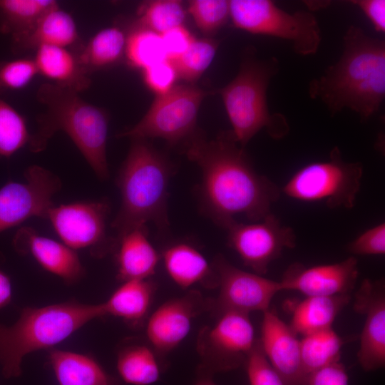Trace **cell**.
I'll use <instances>...</instances> for the list:
<instances>
[{
	"instance_id": "obj_16",
	"label": "cell",
	"mask_w": 385,
	"mask_h": 385,
	"mask_svg": "<svg viewBox=\"0 0 385 385\" xmlns=\"http://www.w3.org/2000/svg\"><path fill=\"white\" fill-rule=\"evenodd\" d=\"M354 309L365 317L357 359L365 371L385 365V285L384 279H364L354 296Z\"/></svg>"
},
{
	"instance_id": "obj_5",
	"label": "cell",
	"mask_w": 385,
	"mask_h": 385,
	"mask_svg": "<svg viewBox=\"0 0 385 385\" xmlns=\"http://www.w3.org/2000/svg\"><path fill=\"white\" fill-rule=\"evenodd\" d=\"M101 317V303L66 302L22 309L13 324H0V365L4 377H19L25 356L56 345Z\"/></svg>"
},
{
	"instance_id": "obj_2",
	"label": "cell",
	"mask_w": 385,
	"mask_h": 385,
	"mask_svg": "<svg viewBox=\"0 0 385 385\" xmlns=\"http://www.w3.org/2000/svg\"><path fill=\"white\" fill-rule=\"evenodd\" d=\"M343 41L340 58L309 82V96L321 100L332 115L349 108L366 121L385 96V43L355 26L347 29Z\"/></svg>"
},
{
	"instance_id": "obj_20",
	"label": "cell",
	"mask_w": 385,
	"mask_h": 385,
	"mask_svg": "<svg viewBox=\"0 0 385 385\" xmlns=\"http://www.w3.org/2000/svg\"><path fill=\"white\" fill-rule=\"evenodd\" d=\"M162 259L173 282L183 289L200 284L205 288L218 287V275L211 263L195 247L178 242L165 249Z\"/></svg>"
},
{
	"instance_id": "obj_14",
	"label": "cell",
	"mask_w": 385,
	"mask_h": 385,
	"mask_svg": "<svg viewBox=\"0 0 385 385\" xmlns=\"http://www.w3.org/2000/svg\"><path fill=\"white\" fill-rule=\"evenodd\" d=\"M24 177L25 183L8 182L0 189V232L33 217L46 219L54 205L52 198L61 188L57 175L33 165Z\"/></svg>"
},
{
	"instance_id": "obj_18",
	"label": "cell",
	"mask_w": 385,
	"mask_h": 385,
	"mask_svg": "<svg viewBox=\"0 0 385 385\" xmlns=\"http://www.w3.org/2000/svg\"><path fill=\"white\" fill-rule=\"evenodd\" d=\"M262 313L259 340L269 362L285 385H306L297 334L273 312Z\"/></svg>"
},
{
	"instance_id": "obj_3",
	"label": "cell",
	"mask_w": 385,
	"mask_h": 385,
	"mask_svg": "<svg viewBox=\"0 0 385 385\" xmlns=\"http://www.w3.org/2000/svg\"><path fill=\"white\" fill-rule=\"evenodd\" d=\"M36 99L43 111L36 118L37 128L28 145L32 153L45 150L48 140L58 131L66 133L78 148L96 176L109 177L106 146L109 116L79 93L51 83L41 84Z\"/></svg>"
},
{
	"instance_id": "obj_37",
	"label": "cell",
	"mask_w": 385,
	"mask_h": 385,
	"mask_svg": "<svg viewBox=\"0 0 385 385\" xmlns=\"http://www.w3.org/2000/svg\"><path fill=\"white\" fill-rule=\"evenodd\" d=\"M250 385H285L267 359L259 339L245 363Z\"/></svg>"
},
{
	"instance_id": "obj_42",
	"label": "cell",
	"mask_w": 385,
	"mask_h": 385,
	"mask_svg": "<svg viewBox=\"0 0 385 385\" xmlns=\"http://www.w3.org/2000/svg\"><path fill=\"white\" fill-rule=\"evenodd\" d=\"M357 6L371 21L377 32L385 31V1L358 0L351 1Z\"/></svg>"
},
{
	"instance_id": "obj_11",
	"label": "cell",
	"mask_w": 385,
	"mask_h": 385,
	"mask_svg": "<svg viewBox=\"0 0 385 385\" xmlns=\"http://www.w3.org/2000/svg\"><path fill=\"white\" fill-rule=\"evenodd\" d=\"M109 212L105 200L76 202L53 205L46 219L63 244L75 251L88 249L94 257H102L115 250L118 243L107 232Z\"/></svg>"
},
{
	"instance_id": "obj_43",
	"label": "cell",
	"mask_w": 385,
	"mask_h": 385,
	"mask_svg": "<svg viewBox=\"0 0 385 385\" xmlns=\"http://www.w3.org/2000/svg\"><path fill=\"white\" fill-rule=\"evenodd\" d=\"M11 297V280L9 276L0 269V309L9 304Z\"/></svg>"
},
{
	"instance_id": "obj_17",
	"label": "cell",
	"mask_w": 385,
	"mask_h": 385,
	"mask_svg": "<svg viewBox=\"0 0 385 385\" xmlns=\"http://www.w3.org/2000/svg\"><path fill=\"white\" fill-rule=\"evenodd\" d=\"M359 276L358 260L351 256L341 262L306 267L289 265L279 281L282 290L297 291L306 297L350 294Z\"/></svg>"
},
{
	"instance_id": "obj_44",
	"label": "cell",
	"mask_w": 385,
	"mask_h": 385,
	"mask_svg": "<svg viewBox=\"0 0 385 385\" xmlns=\"http://www.w3.org/2000/svg\"><path fill=\"white\" fill-rule=\"evenodd\" d=\"M213 376L210 374L197 369L194 385H217L213 380Z\"/></svg>"
},
{
	"instance_id": "obj_32",
	"label": "cell",
	"mask_w": 385,
	"mask_h": 385,
	"mask_svg": "<svg viewBox=\"0 0 385 385\" xmlns=\"http://www.w3.org/2000/svg\"><path fill=\"white\" fill-rule=\"evenodd\" d=\"M186 12L180 1H146L138 8L136 24L161 35L173 28L183 25Z\"/></svg>"
},
{
	"instance_id": "obj_10",
	"label": "cell",
	"mask_w": 385,
	"mask_h": 385,
	"mask_svg": "<svg viewBox=\"0 0 385 385\" xmlns=\"http://www.w3.org/2000/svg\"><path fill=\"white\" fill-rule=\"evenodd\" d=\"M257 339L249 314L225 312L215 323L203 327L197 339L200 362L197 369L214 376L245 365Z\"/></svg>"
},
{
	"instance_id": "obj_9",
	"label": "cell",
	"mask_w": 385,
	"mask_h": 385,
	"mask_svg": "<svg viewBox=\"0 0 385 385\" xmlns=\"http://www.w3.org/2000/svg\"><path fill=\"white\" fill-rule=\"evenodd\" d=\"M207 93L194 84L175 85L167 93L156 96L144 116L117 137L159 138L171 145L182 140L185 143L197 131L199 109Z\"/></svg>"
},
{
	"instance_id": "obj_19",
	"label": "cell",
	"mask_w": 385,
	"mask_h": 385,
	"mask_svg": "<svg viewBox=\"0 0 385 385\" xmlns=\"http://www.w3.org/2000/svg\"><path fill=\"white\" fill-rule=\"evenodd\" d=\"M13 244L17 252L31 255L43 268L67 284L76 283L83 277L84 269L78 255L63 243L41 236L31 227H22Z\"/></svg>"
},
{
	"instance_id": "obj_4",
	"label": "cell",
	"mask_w": 385,
	"mask_h": 385,
	"mask_svg": "<svg viewBox=\"0 0 385 385\" xmlns=\"http://www.w3.org/2000/svg\"><path fill=\"white\" fill-rule=\"evenodd\" d=\"M130 140L116 180L121 204L111 227L117 237L148 222L161 230L169 225L167 200L172 165L147 140Z\"/></svg>"
},
{
	"instance_id": "obj_15",
	"label": "cell",
	"mask_w": 385,
	"mask_h": 385,
	"mask_svg": "<svg viewBox=\"0 0 385 385\" xmlns=\"http://www.w3.org/2000/svg\"><path fill=\"white\" fill-rule=\"evenodd\" d=\"M212 299L205 298L195 290L163 303L146 322L149 344L159 356L173 350L187 337L193 320L210 311Z\"/></svg>"
},
{
	"instance_id": "obj_21",
	"label": "cell",
	"mask_w": 385,
	"mask_h": 385,
	"mask_svg": "<svg viewBox=\"0 0 385 385\" xmlns=\"http://www.w3.org/2000/svg\"><path fill=\"white\" fill-rule=\"evenodd\" d=\"M117 240L118 279L123 282L150 279L156 271L160 256L149 240L146 225L131 229Z\"/></svg>"
},
{
	"instance_id": "obj_24",
	"label": "cell",
	"mask_w": 385,
	"mask_h": 385,
	"mask_svg": "<svg viewBox=\"0 0 385 385\" xmlns=\"http://www.w3.org/2000/svg\"><path fill=\"white\" fill-rule=\"evenodd\" d=\"M49 361L59 385H121L92 357L51 349Z\"/></svg>"
},
{
	"instance_id": "obj_40",
	"label": "cell",
	"mask_w": 385,
	"mask_h": 385,
	"mask_svg": "<svg viewBox=\"0 0 385 385\" xmlns=\"http://www.w3.org/2000/svg\"><path fill=\"white\" fill-rule=\"evenodd\" d=\"M168 60L174 61L181 56L195 39L183 25L173 28L161 34Z\"/></svg>"
},
{
	"instance_id": "obj_12",
	"label": "cell",
	"mask_w": 385,
	"mask_h": 385,
	"mask_svg": "<svg viewBox=\"0 0 385 385\" xmlns=\"http://www.w3.org/2000/svg\"><path fill=\"white\" fill-rule=\"evenodd\" d=\"M229 246L243 264L253 272L263 275L270 263L284 249L296 246V235L292 227L281 223L273 214L252 223L235 221L226 227Z\"/></svg>"
},
{
	"instance_id": "obj_30",
	"label": "cell",
	"mask_w": 385,
	"mask_h": 385,
	"mask_svg": "<svg viewBox=\"0 0 385 385\" xmlns=\"http://www.w3.org/2000/svg\"><path fill=\"white\" fill-rule=\"evenodd\" d=\"M344 343L332 327L303 336L300 355L307 379L315 371L339 361Z\"/></svg>"
},
{
	"instance_id": "obj_7",
	"label": "cell",
	"mask_w": 385,
	"mask_h": 385,
	"mask_svg": "<svg viewBox=\"0 0 385 385\" xmlns=\"http://www.w3.org/2000/svg\"><path fill=\"white\" fill-rule=\"evenodd\" d=\"M362 175L361 163L345 161L335 146L329 160L309 163L296 171L282 192L302 202H321L331 209H351L359 192Z\"/></svg>"
},
{
	"instance_id": "obj_28",
	"label": "cell",
	"mask_w": 385,
	"mask_h": 385,
	"mask_svg": "<svg viewBox=\"0 0 385 385\" xmlns=\"http://www.w3.org/2000/svg\"><path fill=\"white\" fill-rule=\"evenodd\" d=\"M158 356L150 345L136 344L122 348L116 360L120 377L132 385L155 384L164 369Z\"/></svg>"
},
{
	"instance_id": "obj_23",
	"label": "cell",
	"mask_w": 385,
	"mask_h": 385,
	"mask_svg": "<svg viewBox=\"0 0 385 385\" xmlns=\"http://www.w3.org/2000/svg\"><path fill=\"white\" fill-rule=\"evenodd\" d=\"M38 73L51 83L80 93L88 89L91 80L81 66L77 55L67 48L41 46L34 58Z\"/></svg>"
},
{
	"instance_id": "obj_31",
	"label": "cell",
	"mask_w": 385,
	"mask_h": 385,
	"mask_svg": "<svg viewBox=\"0 0 385 385\" xmlns=\"http://www.w3.org/2000/svg\"><path fill=\"white\" fill-rule=\"evenodd\" d=\"M125 57L128 65L142 71L168 60L161 35L137 24L128 31Z\"/></svg>"
},
{
	"instance_id": "obj_41",
	"label": "cell",
	"mask_w": 385,
	"mask_h": 385,
	"mask_svg": "<svg viewBox=\"0 0 385 385\" xmlns=\"http://www.w3.org/2000/svg\"><path fill=\"white\" fill-rule=\"evenodd\" d=\"M306 385H349V376L343 364L337 361L309 374Z\"/></svg>"
},
{
	"instance_id": "obj_25",
	"label": "cell",
	"mask_w": 385,
	"mask_h": 385,
	"mask_svg": "<svg viewBox=\"0 0 385 385\" xmlns=\"http://www.w3.org/2000/svg\"><path fill=\"white\" fill-rule=\"evenodd\" d=\"M154 284L147 279H133L123 284L104 302V316H113L137 325L147 318L154 293Z\"/></svg>"
},
{
	"instance_id": "obj_8",
	"label": "cell",
	"mask_w": 385,
	"mask_h": 385,
	"mask_svg": "<svg viewBox=\"0 0 385 385\" xmlns=\"http://www.w3.org/2000/svg\"><path fill=\"white\" fill-rule=\"evenodd\" d=\"M229 3L230 18L235 27L287 40L301 56L312 55L318 51L321 31L312 13H289L270 0H231Z\"/></svg>"
},
{
	"instance_id": "obj_26",
	"label": "cell",
	"mask_w": 385,
	"mask_h": 385,
	"mask_svg": "<svg viewBox=\"0 0 385 385\" xmlns=\"http://www.w3.org/2000/svg\"><path fill=\"white\" fill-rule=\"evenodd\" d=\"M351 299L350 294L306 297L294 307L289 325L297 334L302 336L331 328Z\"/></svg>"
},
{
	"instance_id": "obj_35",
	"label": "cell",
	"mask_w": 385,
	"mask_h": 385,
	"mask_svg": "<svg viewBox=\"0 0 385 385\" xmlns=\"http://www.w3.org/2000/svg\"><path fill=\"white\" fill-rule=\"evenodd\" d=\"M187 12L202 33L210 35L227 23L230 3L225 0H192L188 2Z\"/></svg>"
},
{
	"instance_id": "obj_34",
	"label": "cell",
	"mask_w": 385,
	"mask_h": 385,
	"mask_svg": "<svg viewBox=\"0 0 385 385\" xmlns=\"http://www.w3.org/2000/svg\"><path fill=\"white\" fill-rule=\"evenodd\" d=\"M31 137L24 116L1 97L0 159L8 158L26 145Z\"/></svg>"
},
{
	"instance_id": "obj_38",
	"label": "cell",
	"mask_w": 385,
	"mask_h": 385,
	"mask_svg": "<svg viewBox=\"0 0 385 385\" xmlns=\"http://www.w3.org/2000/svg\"><path fill=\"white\" fill-rule=\"evenodd\" d=\"M347 251L356 255L385 254V223L376 225L357 236L347 245Z\"/></svg>"
},
{
	"instance_id": "obj_33",
	"label": "cell",
	"mask_w": 385,
	"mask_h": 385,
	"mask_svg": "<svg viewBox=\"0 0 385 385\" xmlns=\"http://www.w3.org/2000/svg\"><path fill=\"white\" fill-rule=\"evenodd\" d=\"M219 42L210 38H196L179 58L171 61L178 77L194 84L206 71L215 56Z\"/></svg>"
},
{
	"instance_id": "obj_29",
	"label": "cell",
	"mask_w": 385,
	"mask_h": 385,
	"mask_svg": "<svg viewBox=\"0 0 385 385\" xmlns=\"http://www.w3.org/2000/svg\"><path fill=\"white\" fill-rule=\"evenodd\" d=\"M56 5L53 0H0V32L10 35L11 41L20 38Z\"/></svg>"
},
{
	"instance_id": "obj_6",
	"label": "cell",
	"mask_w": 385,
	"mask_h": 385,
	"mask_svg": "<svg viewBox=\"0 0 385 385\" xmlns=\"http://www.w3.org/2000/svg\"><path fill=\"white\" fill-rule=\"evenodd\" d=\"M279 65L275 57L257 58L250 47L243 54L237 76L217 91L231 123V133L242 148L263 128L274 139L283 138L289 130L285 117L271 114L267 103V88Z\"/></svg>"
},
{
	"instance_id": "obj_13",
	"label": "cell",
	"mask_w": 385,
	"mask_h": 385,
	"mask_svg": "<svg viewBox=\"0 0 385 385\" xmlns=\"http://www.w3.org/2000/svg\"><path fill=\"white\" fill-rule=\"evenodd\" d=\"M217 275L219 293L212 299L211 312L216 317L225 312H265L275 294L282 291L280 282L249 272L230 263L222 255L212 262Z\"/></svg>"
},
{
	"instance_id": "obj_22",
	"label": "cell",
	"mask_w": 385,
	"mask_h": 385,
	"mask_svg": "<svg viewBox=\"0 0 385 385\" xmlns=\"http://www.w3.org/2000/svg\"><path fill=\"white\" fill-rule=\"evenodd\" d=\"M79 40L73 16L59 8L58 4L48 11L26 36L11 41L15 53L36 50L41 46L68 48Z\"/></svg>"
},
{
	"instance_id": "obj_1",
	"label": "cell",
	"mask_w": 385,
	"mask_h": 385,
	"mask_svg": "<svg viewBox=\"0 0 385 385\" xmlns=\"http://www.w3.org/2000/svg\"><path fill=\"white\" fill-rule=\"evenodd\" d=\"M184 145L186 156L202 172V207L216 223L226 229L237 215L258 222L271 214L280 189L255 170L230 130L212 140L197 130Z\"/></svg>"
},
{
	"instance_id": "obj_27",
	"label": "cell",
	"mask_w": 385,
	"mask_h": 385,
	"mask_svg": "<svg viewBox=\"0 0 385 385\" xmlns=\"http://www.w3.org/2000/svg\"><path fill=\"white\" fill-rule=\"evenodd\" d=\"M127 34L128 32L117 25L104 28L95 34L77 55L86 73L118 63L125 56Z\"/></svg>"
},
{
	"instance_id": "obj_36",
	"label": "cell",
	"mask_w": 385,
	"mask_h": 385,
	"mask_svg": "<svg viewBox=\"0 0 385 385\" xmlns=\"http://www.w3.org/2000/svg\"><path fill=\"white\" fill-rule=\"evenodd\" d=\"M38 74L36 63L29 58L0 62V93L25 88Z\"/></svg>"
},
{
	"instance_id": "obj_39",
	"label": "cell",
	"mask_w": 385,
	"mask_h": 385,
	"mask_svg": "<svg viewBox=\"0 0 385 385\" xmlns=\"http://www.w3.org/2000/svg\"><path fill=\"white\" fill-rule=\"evenodd\" d=\"M143 79L146 86L157 96L169 91L174 87L178 74L170 60H165L142 71Z\"/></svg>"
}]
</instances>
